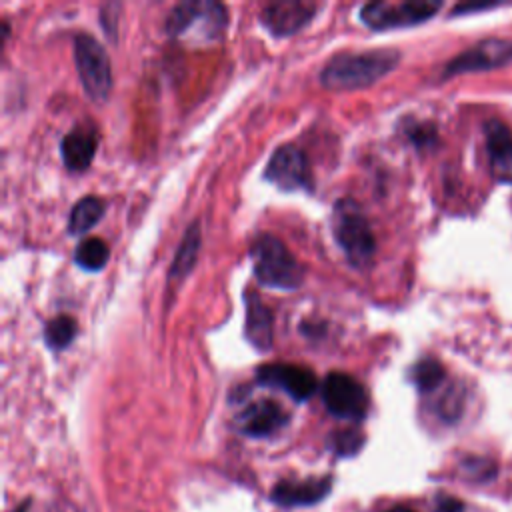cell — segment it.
Here are the masks:
<instances>
[{
	"label": "cell",
	"instance_id": "cell-1",
	"mask_svg": "<svg viewBox=\"0 0 512 512\" xmlns=\"http://www.w3.org/2000/svg\"><path fill=\"white\" fill-rule=\"evenodd\" d=\"M400 60L394 48H376L360 52H340L332 56L320 72V84L328 90H358L376 84L390 74Z\"/></svg>",
	"mask_w": 512,
	"mask_h": 512
},
{
	"label": "cell",
	"instance_id": "cell-2",
	"mask_svg": "<svg viewBox=\"0 0 512 512\" xmlns=\"http://www.w3.org/2000/svg\"><path fill=\"white\" fill-rule=\"evenodd\" d=\"M254 276L260 284L278 290H296L304 280L302 264L272 234H258L250 246Z\"/></svg>",
	"mask_w": 512,
	"mask_h": 512
},
{
	"label": "cell",
	"instance_id": "cell-3",
	"mask_svg": "<svg viewBox=\"0 0 512 512\" xmlns=\"http://www.w3.org/2000/svg\"><path fill=\"white\" fill-rule=\"evenodd\" d=\"M228 24V12L220 2L188 0L176 4L166 18V32L172 38H192L200 42L220 40Z\"/></svg>",
	"mask_w": 512,
	"mask_h": 512
},
{
	"label": "cell",
	"instance_id": "cell-4",
	"mask_svg": "<svg viewBox=\"0 0 512 512\" xmlns=\"http://www.w3.org/2000/svg\"><path fill=\"white\" fill-rule=\"evenodd\" d=\"M334 238L348 262L356 268L370 264L376 242L372 228L354 200H340L334 204Z\"/></svg>",
	"mask_w": 512,
	"mask_h": 512
},
{
	"label": "cell",
	"instance_id": "cell-5",
	"mask_svg": "<svg viewBox=\"0 0 512 512\" xmlns=\"http://www.w3.org/2000/svg\"><path fill=\"white\" fill-rule=\"evenodd\" d=\"M74 62L86 94L98 102L106 100L112 88L110 60L94 36L86 32L74 36Z\"/></svg>",
	"mask_w": 512,
	"mask_h": 512
},
{
	"label": "cell",
	"instance_id": "cell-6",
	"mask_svg": "<svg viewBox=\"0 0 512 512\" xmlns=\"http://www.w3.org/2000/svg\"><path fill=\"white\" fill-rule=\"evenodd\" d=\"M440 2L406 0V2H370L360 8V20L374 30L406 28L432 18L440 10Z\"/></svg>",
	"mask_w": 512,
	"mask_h": 512
},
{
	"label": "cell",
	"instance_id": "cell-7",
	"mask_svg": "<svg viewBox=\"0 0 512 512\" xmlns=\"http://www.w3.org/2000/svg\"><path fill=\"white\" fill-rule=\"evenodd\" d=\"M326 410L342 420H362L368 410V396L362 384L344 372H330L320 384Z\"/></svg>",
	"mask_w": 512,
	"mask_h": 512
},
{
	"label": "cell",
	"instance_id": "cell-8",
	"mask_svg": "<svg viewBox=\"0 0 512 512\" xmlns=\"http://www.w3.org/2000/svg\"><path fill=\"white\" fill-rule=\"evenodd\" d=\"M264 178L284 192L292 190H312V172L306 154L294 144L278 146L266 168Z\"/></svg>",
	"mask_w": 512,
	"mask_h": 512
},
{
	"label": "cell",
	"instance_id": "cell-9",
	"mask_svg": "<svg viewBox=\"0 0 512 512\" xmlns=\"http://www.w3.org/2000/svg\"><path fill=\"white\" fill-rule=\"evenodd\" d=\"M256 380L264 386H272L286 392L298 402L308 400L318 390V378L308 366L288 362H272L258 366Z\"/></svg>",
	"mask_w": 512,
	"mask_h": 512
},
{
	"label": "cell",
	"instance_id": "cell-10",
	"mask_svg": "<svg viewBox=\"0 0 512 512\" xmlns=\"http://www.w3.org/2000/svg\"><path fill=\"white\" fill-rule=\"evenodd\" d=\"M318 4L302 0H282L270 2L260 12L262 26L272 36H290L302 30L316 14Z\"/></svg>",
	"mask_w": 512,
	"mask_h": 512
},
{
	"label": "cell",
	"instance_id": "cell-11",
	"mask_svg": "<svg viewBox=\"0 0 512 512\" xmlns=\"http://www.w3.org/2000/svg\"><path fill=\"white\" fill-rule=\"evenodd\" d=\"M288 418V412L278 402L262 398L236 414V428L246 436L264 438L286 426Z\"/></svg>",
	"mask_w": 512,
	"mask_h": 512
},
{
	"label": "cell",
	"instance_id": "cell-12",
	"mask_svg": "<svg viewBox=\"0 0 512 512\" xmlns=\"http://www.w3.org/2000/svg\"><path fill=\"white\" fill-rule=\"evenodd\" d=\"M508 60H512V40L490 38V40H484V42L472 46L470 50L462 52L454 60H450L444 74H458V72L492 68V66L504 64Z\"/></svg>",
	"mask_w": 512,
	"mask_h": 512
},
{
	"label": "cell",
	"instance_id": "cell-13",
	"mask_svg": "<svg viewBox=\"0 0 512 512\" xmlns=\"http://www.w3.org/2000/svg\"><path fill=\"white\" fill-rule=\"evenodd\" d=\"M486 152L492 174L498 180L512 182V132L498 120H490L484 128Z\"/></svg>",
	"mask_w": 512,
	"mask_h": 512
},
{
	"label": "cell",
	"instance_id": "cell-14",
	"mask_svg": "<svg viewBox=\"0 0 512 512\" xmlns=\"http://www.w3.org/2000/svg\"><path fill=\"white\" fill-rule=\"evenodd\" d=\"M98 148V136L94 128L76 126L60 142L62 162L72 172H82L92 164V158Z\"/></svg>",
	"mask_w": 512,
	"mask_h": 512
},
{
	"label": "cell",
	"instance_id": "cell-15",
	"mask_svg": "<svg viewBox=\"0 0 512 512\" xmlns=\"http://www.w3.org/2000/svg\"><path fill=\"white\" fill-rule=\"evenodd\" d=\"M330 478L282 480L274 486L272 498L280 506H308L322 500L330 492Z\"/></svg>",
	"mask_w": 512,
	"mask_h": 512
},
{
	"label": "cell",
	"instance_id": "cell-16",
	"mask_svg": "<svg viewBox=\"0 0 512 512\" xmlns=\"http://www.w3.org/2000/svg\"><path fill=\"white\" fill-rule=\"evenodd\" d=\"M272 312L256 294H246V324L244 334L248 342L258 348L260 352L270 350L272 346Z\"/></svg>",
	"mask_w": 512,
	"mask_h": 512
},
{
	"label": "cell",
	"instance_id": "cell-17",
	"mask_svg": "<svg viewBox=\"0 0 512 512\" xmlns=\"http://www.w3.org/2000/svg\"><path fill=\"white\" fill-rule=\"evenodd\" d=\"M198 250H200V226H198V222H194L188 226L184 238L180 240V246L174 254L172 266L168 270V278L182 280L184 276H188L198 260Z\"/></svg>",
	"mask_w": 512,
	"mask_h": 512
},
{
	"label": "cell",
	"instance_id": "cell-18",
	"mask_svg": "<svg viewBox=\"0 0 512 512\" xmlns=\"http://www.w3.org/2000/svg\"><path fill=\"white\" fill-rule=\"evenodd\" d=\"M102 216H104V202L98 196H84L70 210L68 230L70 234L80 236L88 232Z\"/></svg>",
	"mask_w": 512,
	"mask_h": 512
},
{
	"label": "cell",
	"instance_id": "cell-19",
	"mask_svg": "<svg viewBox=\"0 0 512 512\" xmlns=\"http://www.w3.org/2000/svg\"><path fill=\"white\" fill-rule=\"evenodd\" d=\"M446 378V370L444 366L434 360V358H422L420 362H416L412 368H410V380L412 384L422 392V394H428V392H434L442 386Z\"/></svg>",
	"mask_w": 512,
	"mask_h": 512
},
{
	"label": "cell",
	"instance_id": "cell-20",
	"mask_svg": "<svg viewBox=\"0 0 512 512\" xmlns=\"http://www.w3.org/2000/svg\"><path fill=\"white\" fill-rule=\"evenodd\" d=\"M108 256H110L108 244L102 238H94V236L86 238V240H80L76 250H74L76 264L84 270H90V272H96V270L104 268L106 262H108Z\"/></svg>",
	"mask_w": 512,
	"mask_h": 512
},
{
	"label": "cell",
	"instance_id": "cell-21",
	"mask_svg": "<svg viewBox=\"0 0 512 512\" xmlns=\"http://www.w3.org/2000/svg\"><path fill=\"white\" fill-rule=\"evenodd\" d=\"M76 332H78L76 320L72 316L60 314V316H54L52 320L46 322L44 342L54 352H58V350H64L66 346H70V342L76 338Z\"/></svg>",
	"mask_w": 512,
	"mask_h": 512
},
{
	"label": "cell",
	"instance_id": "cell-22",
	"mask_svg": "<svg viewBox=\"0 0 512 512\" xmlns=\"http://www.w3.org/2000/svg\"><path fill=\"white\" fill-rule=\"evenodd\" d=\"M464 410V394L452 386L436 402V414L444 422H456Z\"/></svg>",
	"mask_w": 512,
	"mask_h": 512
},
{
	"label": "cell",
	"instance_id": "cell-23",
	"mask_svg": "<svg viewBox=\"0 0 512 512\" xmlns=\"http://www.w3.org/2000/svg\"><path fill=\"white\" fill-rule=\"evenodd\" d=\"M332 438H334V442H332L334 450L340 454H352L364 442V436L358 430H340Z\"/></svg>",
	"mask_w": 512,
	"mask_h": 512
},
{
	"label": "cell",
	"instance_id": "cell-24",
	"mask_svg": "<svg viewBox=\"0 0 512 512\" xmlns=\"http://www.w3.org/2000/svg\"><path fill=\"white\" fill-rule=\"evenodd\" d=\"M464 470L474 478V480H486L494 474V466L486 458H468L464 462Z\"/></svg>",
	"mask_w": 512,
	"mask_h": 512
},
{
	"label": "cell",
	"instance_id": "cell-25",
	"mask_svg": "<svg viewBox=\"0 0 512 512\" xmlns=\"http://www.w3.org/2000/svg\"><path fill=\"white\" fill-rule=\"evenodd\" d=\"M436 512H464V504L452 496H438Z\"/></svg>",
	"mask_w": 512,
	"mask_h": 512
},
{
	"label": "cell",
	"instance_id": "cell-26",
	"mask_svg": "<svg viewBox=\"0 0 512 512\" xmlns=\"http://www.w3.org/2000/svg\"><path fill=\"white\" fill-rule=\"evenodd\" d=\"M386 512H416V510H412V508H408V506H394V508H390V510H386Z\"/></svg>",
	"mask_w": 512,
	"mask_h": 512
}]
</instances>
